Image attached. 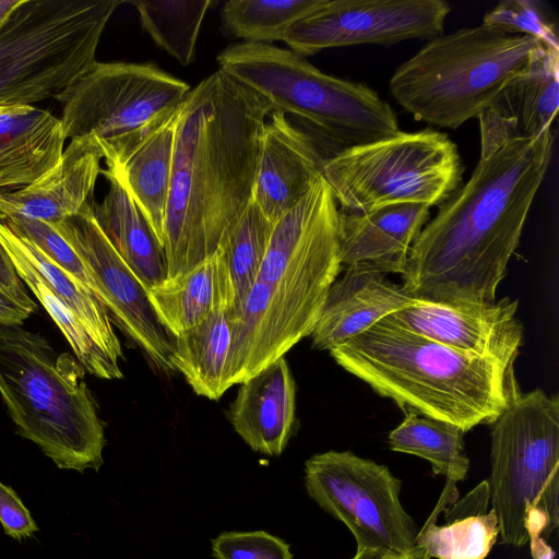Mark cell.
I'll use <instances>...</instances> for the list:
<instances>
[{
	"mask_svg": "<svg viewBox=\"0 0 559 559\" xmlns=\"http://www.w3.org/2000/svg\"><path fill=\"white\" fill-rule=\"evenodd\" d=\"M329 352L337 365L404 412L465 432L490 425L519 390L514 368L461 353L386 318Z\"/></svg>",
	"mask_w": 559,
	"mask_h": 559,
	"instance_id": "277c9868",
	"label": "cell"
},
{
	"mask_svg": "<svg viewBox=\"0 0 559 559\" xmlns=\"http://www.w3.org/2000/svg\"><path fill=\"white\" fill-rule=\"evenodd\" d=\"M332 284L311 333L312 347L332 349L413 302L386 274L344 269Z\"/></svg>",
	"mask_w": 559,
	"mask_h": 559,
	"instance_id": "ffe728a7",
	"label": "cell"
},
{
	"mask_svg": "<svg viewBox=\"0 0 559 559\" xmlns=\"http://www.w3.org/2000/svg\"><path fill=\"white\" fill-rule=\"evenodd\" d=\"M481 25L507 34L532 36L546 48L559 51L555 24L547 19L538 2L503 0L484 15Z\"/></svg>",
	"mask_w": 559,
	"mask_h": 559,
	"instance_id": "e575fe53",
	"label": "cell"
},
{
	"mask_svg": "<svg viewBox=\"0 0 559 559\" xmlns=\"http://www.w3.org/2000/svg\"><path fill=\"white\" fill-rule=\"evenodd\" d=\"M353 559H400L390 554L366 547H357Z\"/></svg>",
	"mask_w": 559,
	"mask_h": 559,
	"instance_id": "60d3db41",
	"label": "cell"
},
{
	"mask_svg": "<svg viewBox=\"0 0 559 559\" xmlns=\"http://www.w3.org/2000/svg\"><path fill=\"white\" fill-rule=\"evenodd\" d=\"M94 201L52 227L86 265L99 300L114 322L160 370H173L174 337L158 321L143 284L115 250L96 222Z\"/></svg>",
	"mask_w": 559,
	"mask_h": 559,
	"instance_id": "5bb4252c",
	"label": "cell"
},
{
	"mask_svg": "<svg viewBox=\"0 0 559 559\" xmlns=\"http://www.w3.org/2000/svg\"><path fill=\"white\" fill-rule=\"evenodd\" d=\"M216 559H293L289 545L264 531L224 532L212 540Z\"/></svg>",
	"mask_w": 559,
	"mask_h": 559,
	"instance_id": "d590c367",
	"label": "cell"
},
{
	"mask_svg": "<svg viewBox=\"0 0 559 559\" xmlns=\"http://www.w3.org/2000/svg\"><path fill=\"white\" fill-rule=\"evenodd\" d=\"M518 306L509 297L457 302L414 298L412 304L385 318L461 353L491 358L514 368L523 340V326L516 319Z\"/></svg>",
	"mask_w": 559,
	"mask_h": 559,
	"instance_id": "9a60e30c",
	"label": "cell"
},
{
	"mask_svg": "<svg viewBox=\"0 0 559 559\" xmlns=\"http://www.w3.org/2000/svg\"><path fill=\"white\" fill-rule=\"evenodd\" d=\"M324 160L307 133L285 114L272 110L262 133L251 201L275 223L307 194Z\"/></svg>",
	"mask_w": 559,
	"mask_h": 559,
	"instance_id": "2e32d148",
	"label": "cell"
},
{
	"mask_svg": "<svg viewBox=\"0 0 559 559\" xmlns=\"http://www.w3.org/2000/svg\"><path fill=\"white\" fill-rule=\"evenodd\" d=\"M490 503L504 544L521 547L559 523V399L516 390L490 424Z\"/></svg>",
	"mask_w": 559,
	"mask_h": 559,
	"instance_id": "ba28073f",
	"label": "cell"
},
{
	"mask_svg": "<svg viewBox=\"0 0 559 559\" xmlns=\"http://www.w3.org/2000/svg\"><path fill=\"white\" fill-rule=\"evenodd\" d=\"M463 165L448 134L426 128L342 148L321 175L341 211L417 203L440 206L460 187Z\"/></svg>",
	"mask_w": 559,
	"mask_h": 559,
	"instance_id": "30bf717a",
	"label": "cell"
},
{
	"mask_svg": "<svg viewBox=\"0 0 559 559\" xmlns=\"http://www.w3.org/2000/svg\"><path fill=\"white\" fill-rule=\"evenodd\" d=\"M274 224L251 201L219 246L233 288L229 317L237 312L257 277Z\"/></svg>",
	"mask_w": 559,
	"mask_h": 559,
	"instance_id": "d6a6232c",
	"label": "cell"
},
{
	"mask_svg": "<svg viewBox=\"0 0 559 559\" xmlns=\"http://www.w3.org/2000/svg\"><path fill=\"white\" fill-rule=\"evenodd\" d=\"M0 292L15 305L33 313L37 305L28 295L25 284L19 277L13 263L0 243Z\"/></svg>",
	"mask_w": 559,
	"mask_h": 559,
	"instance_id": "f35d334b",
	"label": "cell"
},
{
	"mask_svg": "<svg viewBox=\"0 0 559 559\" xmlns=\"http://www.w3.org/2000/svg\"><path fill=\"white\" fill-rule=\"evenodd\" d=\"M216 60L219 70L262 96L272 110L302 119L343 148L401 131L394 110L376 91L329 75L289 49L241 41Z\"/></svg>",
	"mask_w": 559,
	"mask_h": 559,
	"instance_id": "52a82bcc",
	"label": "cell"
},
{
	"mask_svg": "<svg viewBox=\"0 0 559 559\" xmlns=\"http://www.w3.org/2000/svg\"><path fill=\"white\" fill-rule=\"evenodd\" d=\"M271 111L262 96L219 69L183 98L164 223L167 277L212 257L251 202Z\"/></svg>",
	"mask_w": 559,
	"mask_h": 559,
	"instance_id": "6da1fadb",
	"label": "cell"
},
{
	"mask_svg": "<svg viewBox=\"0 0 559 559\" xmlns=\"http://www.w3.org/2000/svg\"><path fill=\"white\" fill-rule=\"evenodd\" d=\"M49 169L40 162L0 148V192L24 188Z\"/></svg>",
	"mask_w": 559,
	"mask_h": 559,
	"instance_id": "74e56055",
	"label": "cell"
},
{
	"mask_svg": "<svg viewBox=\"0 0 559 559\" xmlns=\"http://www.w3.org/2000/svg\"><path fill=\"white\" fill-rule=\"evenodd\" d=\"M121 0H20L0 22V106L57 99L97 61Z\"/></svg>",
	"mask_w": 559,
	"mask_h": 559,
	"instance_id": "9c48e42d",
	"label": "cell"
},
{
	"mask_svg": "<svg viewBox=\"0 0 559 559\" xmlns=\"http://www.w3.org/2000/svg\"><path fill=\"white\" fill-rule=\"evenodd\" d=\"M103 158L92 135L71 139L59 162L31 185L0 192V222L12 217L55 224L93 201Z\"/></svg>",
	"mask_w": 559,
	"mask_h": 559,
	"instance_id": "ac0fdd59",
	"label": "cell"
},
{
	"mask_svg": "<svg viewBox=\"0 0 559 559\" xmlns=\"http://www.w3.org/2000/svg\"><path fill=\"white\" fill-rule=\"evenodd\" d=\"M0 243L19 277L57 324L83 369L104 380L121 379L123 374L120 360L112 357L80 319L52 293L38 271L16 247L10 228L3 222H0Z\"/></svg>",
	"mask_w": 559,
	"mask_h": 559,
	"instance_id": "4316f807",
	"label": "cell"
},
{
	"mask_svg": "<svg viewBox=\"0 0 559 559\" xmlns=\"http://www.w3.org/2000/svg\"><path fill=\"white\" fill-rule=\"evenodd\" d=\"M296 384L285 357L240 383L228 417L255 452L280 455L293 433Z\"/></svg>",
	"mask_w": 559,
	"mask_h": 559,
	"instance_id": "44dd1931",
	"label": "cell"
},
{
	"mask_svg": "<svg viewBox=\"0 0 559 559\" xmlns=\"http://www.w3.org/2000/svg\"><path fill=\"white\" fill-rule=\"evenodd\" d=\"M305 486L348 527L357 547L412 559L418 531L400 500L402 481L385 465L350 451L318 453L306 461Z\"/></svg>",
	"mask_w": 559,
	"mask_h": 559,
	"instance_id": "7c38bea8",
	"label": "cell"
},
{
	"mask_svg": "<svg viewBox=\"0 0 559 559\" xmlns=\"http://www.w3.org/2000/svg\"><path fill=\"white\" fill-rule=\"evenodd\" d=\"M150 304L166 331L177 336L218 308L233 309V288L223 251L190 271L146 289Z\"/></svg>",
	"mask_w": 559,
	"mask_h": 559,
	"instance_id": "603a6c76",
	"label": "cell"
},
{
	"mask_svg": "<svg viewBox=\"0 0 559 559\" xmlns=\"http://www.w3.org/2000/svg\"><path fill=\"white\" fill-rule=\"evenodd\" d=\"M0 523L7 535L21 540L38 532L29 510L16 492L0 481Z\"/></svg>",
	"mask_w": 559,
	"mask_h": 559,
	"instance_id": "8d00e7d4",
	"label": "cell"
},
{
	"mask_svg": "<svg viewBox=\"0 0 559 559\" xmlns=\"http://www.w3.org/2000/svg\"><path fill=\"white\" fill-rule=\"evenodd\" d=\"M62 122L33 105L0 106V148L52 168L63 153Z\"/></svg>",
	"mask_w": 559,
	"mask_h": 559,
	"instance_id": "1f68e13d",
	"label": "cell"
},
{
	"mask_svg": "<svg viewBox=\"0 0 559 559\" xmlns=\"http://www.w3.org/2000/svg\"><path fill=\"white\" fill-rule=\"evenodd\" d=\"M447 485L439 503L444 523L431 516L417 532L412 559H485L500 534L492 508L489 510L488 481L484 480L463 498Z\"/></svg>",
	"mask_w": 559,
	"mask_h": 559,
	"instance_id": "7402d4cb",
	"label": "cell"
},
{
	"mask_svg": "<svg viewBox=\"0 0 559 559\" xmlns=\"http://www.w3.org/2000/svg\"><path fill=\"white\" fill-rule=\"evenodd\" d=\"M142 29L182 66L193 62L199 32L211 0H133Z\"/></svg>",
	"mask_w": 559,
	"mask_h": 559,
	"instance_id": "f546056e",
	"label": "cell"
},
{
	"mask_svg": "<svg viewBox=\"0 0 559 559\" xmlns=\"http://www.w3.org/2000/svg\"><path fill=\"white\" fill-rule=\"evenodd\" d=\"M5 223L14 233L26 238L68 275L91 289L98 297V288L79 254L51 224L23 217H12Z\"/></svg>",
	"mask_w": 559,
	"mask_h": 559,
	"instance_id": "836d02e7",
	"label": "cell"
},
{
	"mask_svg": "<svg viewBox=\"0 0 559 559\" xmlns=\"http://www.w3.org/2000/svg\"><path fill=\"white\" fill-rule=\"evenodd\" d=\"M20 0H2L0 1V22L7 14L19 3Z\"/></svg>",
	"mask_w": 559,
	"mask_h": 559,
	"instance_id": "b9f144b4",
	"label": "cell"
},
{
	"mask_svg": "<svg viewBox=\"0 0 559 559\" xmlns=\"http://www.w3.org/2000/svg\"><path fill=\"white\" fill-rule=\"evenodd\" d=\"M189 91L151 62H96L57 98L64 136H94L107 169H117L174 116Z\"/></svg>",
	"mask_w": 559,
	"mask_h": 559,
	"instance_id": "8fae6325",
	"label": "cell"
},
{
	"mask_svg": "<svg viewBox=\"0 0 559 559\" xmlns=\"http://www.w3.org/2000/svg\"><path fill=\"white\" fill-rule=\"evenodd\" d=\"M430 219V207L400 203L365 213L338 209L341 267L403 275L412 243Z\"/></svg>",
	"mask_w": 559,
	"mask_h": 559,
	"instance_id": "d6986e66",
	"label": "cell"
},
{
	"mask_svg": "<svg viewBox=\"0 0 559 559\" xmlns=\"http://www.w3.org/2000/svg\"><path fill=\"white\" fill-rule=\"evenodd\" d=\"M176 112L147 136L120 167L108 169L122 181L163 248L171 182Z\"/></svg>",
	"mask_w": 559,
	"mask_h": 559,
	"instance_id": "d4e9b609",
	"label": "cell"
},
{
	"mask_svg": "<svg viewBox=\"0 0 559 559\" xmlns=\"http://www.w3.org/2000/svg\"><path fill=\"white\" fill-rule=\"evenodd\" d=\"M559 108V51L545 49L477 118L480 155L503 144L532 139L551 128Z\"/></svg>",
	"mask_w": 559,
	"mask_h": 559,
	"instance_id": "e0dca14e",
	"label": "cell"
},
{
	"mask_svg": "<svg viewBox=\"0 0 559 559\" xmlns=\"http://www.w3.org/2000/svg\"><path fill=\"white\" fill-rule=\"evenodd\" d=\"M83 367L22 324L0 323V396L16 432L62 469L98 471L105 429Z\"/></svg>",
	"mask_w": 559,
	"mask_h": 559,
	"instance_id": "5b68a950",
	"label": "cell"
},
{
	"mask_svg": "<svg viewBox=\"0 0 559 559\" xmlns=\"http://www.w3.org/2000/svg\"><path fill=\"white\" fill-rule=\"evenodd\" d=\"M341 271L338 206L321 175L275 222L257 277L230 317L227 390L311 335Z\"/></svg>",
	"mask_w": 559,
	"mask_h": 559,
	"instance_id": "3957f363",
	"label": "cell"
},
{
	"mask_svg": "<svg viewBox=\"0 0 559 559\" xmlns=\"http://www.w3.org/2000/svg\"><path fill=\"white\" fill-rule=\"evenodd\" d=\"M464 435L454 424L407 411L402 423L389 433L388 443L392 451L427 460L435 474L456 486L469 469Z\"/></svg>",
	"mask_w": 559,
	"mask_h": 559,
	"instance_id": "83f0119b",
	"label": "cell"
},
{
	"mask_svg": "<svg viewBox=\"0 0 559 559\" xmlns=\"http://www.w3.org/2000/svg\"><path fill=\"white\" fill-rule=\"evenodd\" d=\"M10 230L16 247L38 271L52 293L80 319L99 344L120 360L121 345L105 305L91 289L63 272L26 238L11 228Z\"/></svg>",
	"mask_w": 559,
	"mask_h": 559,
	"instance_id": "f1b7e54d",
	"label": "cell"
},
{
	"mask_svg": "<svg viewBox=\"0 0 559 559\" xmlns=\"http://www.w3.org/2000/svg\"><path fill=\"white\" fill-rule=\"evenodd\" d=\"M173 370L180 372L192 391L218 400L227 390L225 371L231 345L229 311L218 308L197 326L174 337Z\"/></svg>",
	"mask_w": 559,
	"mask_h": 559,
	"instance_id": "484cf974",
	"label": "cell"
},
{
	"mask_svg": "<svg viewBox=\"0 0 559 559\" xmlns=\"http://www.w3.org/2000/svg\"><path fill=\"white\" fill-rule=\"evenodd\" d=\"M547 49L538 39L480 25L441 34L399 66L394 99L416 120L456 129L478 118Z\"/></svg>",
	"mask_w": 559,
	"mask_h": 559,
	"instance_id": "8992f818",
	"label": "cell"
},
{
	"mask_svg": "<svg viewBox=\"0 0 559 559\" xmlns=\"http://www.w3.org/2000/svg\"><path fill=\"white\" fill-rule=\"evenodd\" d=\"M102 174L109 189L93 211L100 229L145 289L167 277L164 248L129 191L111 170Z\"/></svg>",
	"mask_w": 559,
	"mask_h": 559,
	"instance_id": "cb8c5ba5",
	"label": "cell"
},
{
	"mask_svg": "<svg viewBox=\"0 0 559 559\" xmlns=\"http://www.w3.org/2000/svg\"><path fill=\"white\" fill-rule=\"evenodd\" d=\"M533 559H554V550L543 536L534 535L528 538Z\"/></svg>",
	"mask_w": 559,
	"mask_h": 559,
	"instance_id": "ab89813d",
	"label": "cell"
},
{
	"mask_svg": "<svg viewBox=\"0 0 559 559\" xmlns=\"http://www.w3.org/2000/svg\"><path fill=\"white\" fill-rule=\"evenodd\" d=\"M324 0H229L221 11L227 36L247 43L283 40L286 32Z\"/></svg>",
	"mask_w": 559,
	"mask_h": 559,
	"instance_id": "4dcf8cb0",
	"label": "cell"
},
{
	"mask_svg": "<svg viewBox=\"0 0 559 559\" xmlns=\"http://www.w3.org/2000/svg\"><path fill=\"white\" fill-rule=\"evenodd\" d=\"M450 11L443 0H324L282 41L306 58L335 47L429 40L443 33Z\"/></svg>",
	"mask_w": 559,
	"mask_h": 559,
	"instance_id": "4fadbf2b",
	"label": "cell"
},
{
	"mask_svg": "<svg viewBox=\"0 0 559 559\" xmlns=\"http://www.w3.org/2000/svg\"><path fill=\"white\" fill-rule=\"evenodd\" d=\"M550 129L479 156L409 248L403 288L441 302L493 301L549 167Z\"/></svg>",
	"mask_w": 559,
	"mask_h": 559,
	"instance_id": "7a4b0ae2",
	"label": "cell"
}]
</instances>
